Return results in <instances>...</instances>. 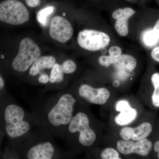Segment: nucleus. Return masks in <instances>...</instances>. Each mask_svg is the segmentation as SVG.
Masks as SVG:
<instances>
[{"instance_id": "bb28decb", "label": "nucleus", "mask_w": 159, "mask_h": 159, "mask_svg": "<svg viewBox=\"0 0 159 159\" xmlns=\"http://www.w3.org/2000/svg\"><path fill=\"white\" fill-rule=\"evenodd\" d=\"M39 81L43 84H46L48 83L50 80V77L48 74L45 73H41L40 74L38 78Z\"/></svg>"}, {"instance_id": "aec40b11", "label": "nucleus", "mask_w": 159, "mask_h": 159, "mask_svg": "<svg viewBox=\"0 0 159 159\" xmlns=\"http://www.w3.org/2000/svg\"><path fill=\"white\" fill-rule=\"evenodd\" d=\"M143 40L146 45L152 46L156 44L159 39L156 36L152 30H150L144 32Z\"/></svg>"}, {"instance_id": "1a4fd4ad", "label": "nucleus", "mask_w": 159, "mask_h": 159, "mask_svg": "<svg viewBox=\"0 0 159 159\" xmlns=\"http://www.w3.org/2000/svg\"><path fill=\"white\" fill-rule=\"evenodd\" d=\"M49 33L52 39L60 43H65L72 38L74 30L67 20L57 16L51 20Z\"/></svg>"}, {"instance_id": "9b49d317", "label": "nucleus", "mask_w": 159, "mask_h": 159, "mask_svg": "<svg viewBox=\"0 0 159 159\" xmlns=\"http://www.w3.org/2000/svg\"><path fill=\"white\" fill-rule=\"evenodd\" d=\"M135 13V11L130 8L118 9L113 12L112 16L114 19L116 20L115 23V29L120 36L125 37L128 34V19Z\"/></svg>"}, {"instance_id": "dca6fc26", "label": "nucleus", "mask_w": 159, "mask_h": 159, "mask_svg": "<svg viewBox=\"0 0 159 159\" xmlns=\"http://www.w3.org/2000/svg\"><path fill=\"white\" fill-rule=\"evenodd\" d=\"M151 80L154 88L152 96V104L155 107H159V73L152 74Z\"/></svg>"}, {"instance_id": "39448f33", "label": "nucleus", "mask_w": 159, "mask_h": 159, "mask_svg": "<svg viewBox=\"0 0 159 159\" xmlns=\"http://www.w3.org/2000/svg\"><path fill=\"white\" fill-rule=\"evenodd\" d=\"M66 131L70 134L79 133L78 142L85 147L92 146L97 139L96 133L90 126L88 116L83 112H78L74 115Z\"/></svg>"}, {"instance_id": "f257e3e1", "label": "nucleus", "mask_w": 159, "mask_h": 159, "mask_svg": "<svg viewBox=\"0 0 159 159\" xmlns=\"http://www.w3.org/2000/svg\"><path fill=\"white\" fill-rule=\"evenodd\" d=\"M76 102L69 93L41 100L32 114L36 126L44 129L52 136L64 135L74 116Z\"/></svg>"}, {"instance_id": "473e14b6", "label": "nucleus", "mask_w": 159, "mask_h": 159, "mask_svg": "<svg viewBox=\"0 0 159 159\" xmlns=\"http://www.w3.org/2000/svg\"><path fill=\"white\" fill-rule=\"evenodd\" d=\"M8 159H15L14 158H10Z\"/></svg>"}, {"instance_id": "5701e85b", "label": "nucleus", "mask_w": 159, "mask_h": 159, "mask_svg": "<svg viewBox=\"0 0 159 159\" xmlns=\"http://www.w3.org/2000/svg\"><path fill=\"white\" fill-rule=\"evenodd\" d=\"M109 53L111 57L117 58L122 55V50L119 46H112L109 50Z\"/></svg>"}, {"instance_id": "2f4dec72", "label": "nucleus", "mask_w": 159, "mask_h": 159, "mask_svg": "<svg viewBox=\"0 0 159 159\" xmlns=\"http://www.w3.org/2000/svg\"><path fill=\"white\" fill-rule=\"evenodd\" d=\"M120 82L118 80H115L113 83V85L116 88L118 87L120 85Z\"/></svg>"}, {"instance_id": "f03ea898", "label": "nucleus", "mask_w": 159, "mask_h": 159, "mask_svg": "<svg viewBox=\"0 0 159 159\" xmlns=\"http://www.w3.org/2000/svg\"><path fill=\"white\" fill-rule=\"evenodd\" d=\"M0 126L9 141L25 140L36 126L32 114L9 96L0 101Z\"/></svg>"}, {"instance_id": "ddd939ff", "label": "nucleus", "mask_w": 159, "mask_h": 159, "mask_svg": "<svg viewBox=\"0 0 159 159\" xmlns=\"http://www.w3.org/2000/svg\"><path fill=\"white\" fill-rule=\"evenodd\" d=\"M56 63L55 57L52 56H44L39 57L31 65L29 74L32 77L41 74L45 69H51Z\"/></svg>"}, {"instance_id": "6ab92c4d", "label": "nucleus", "mask_w": 159, "mask_h": 159, "mask_svg": "<svg viewBox=\"0 0 159 159\" xmlns=\"http://www.w3.org/2000/svg\"><path fill=\"white\" fill-rule=\"evenodd\" d=\"M99 157L100 159H123L121 157V153L116 148L111 147L102 149Z\"/></svg>"}, {"instance_id": "f8f14e48", "label": "nucleus", "mask_w": 159, "mask_h": 159, "mask_svg": "<svg viewBox=\"0 0 159 159\" xmlns=\"http://www.w3.org/2000/svg\"><path fill=\"white\" fill-rule=\"evenodd\" d=\"M152 130L150 123L143 122L136 128L125 127L120 130V135L124 140L137 141L146 139L150 135Z\"/></svg>"}, {"instance_id": "2eb2a0df", "label": "nucleus", "mask_w": 159, "mask_h": 159, "mask_svg": "<svg viewBox=\"0 0 159 159\" xmlns=\"http://www.w3.org/2000/svg\"><path fill=\"white\" fill-rule=\"evenodd\" d=\"M137 116V111L135 109L130 107L120 112V113L115 118V122L118 125H127L135 120Z\"/></svg>"}, {"instance_id": "4468645a", "label": "nucleus", "mask_w": 159, "mask_h": 159, "mask_svg": "<svg viewBox=\"0 0 159 159\" xmlns=\"http://www.w3.org/2000/svg\"><path fill=\"white\" fill-rule=\"evenodd\" d=\"M114 66L120 70L132 71L137 65L136 58L129 54H123L119 57L115 58Z\"/></svg>"}, {"instance_id": "423d86ee", "label": "nucleus", "mask_w": 159, "mask_h": 159, "mask_svg": "<svg viewBox=\"0 0 159 159\" xmlns=\"http://www.w3.org/2000/svg\"><path fill=\"white\" fill-rule=\"evenodd\" d=\"M29 11L18 0H6L0 3V21L13 25H19L29 20Z\"/></svg>"}, {"instance_id": "412c9836", "label": "nucleus", "mask_w": 159, "mask_h": 159, "mask_svg": "<svg viewBox=\"0 0 159 159\" xmlns=\"http://www.w3.org/2000/svg\"><path fill=\"white\" fill-rule=\"evenodd\" d=\"M63 72L65 74L74 73L77 70V65L74 61L71 60H67L61 65Z\"/></svg>"}, {"instance_id": "7c9ffc66", "label": "nucleus", "mask_w": 159, "mask_h": 159, "mask_svg": "<svg viewBox=\"0 0 159 159\" xmlns=\"http://www.w3.org/2000/svg\"><path fill=\"white\" fill-rule=\"evenodd\" d=\"M5 136V134H4V132H3L2 127L0 126V142L2 140L3 138H4V137Z\"/></svg>"}, {"instance_id": "9d476101", "label": "nucleus", "mask_w": 159, "mask_h": 159, "mask_svg": "<svg viewBox=\"0 0 159 159\" xmlns=\"http://www.w3.org/2000/svg\"><path fill=\"white\" fill-rule=\"evenodd\" d=\"M78 94L81 98L88 102L97 105H102L106 103L111 95L107 89L94 88L87 84L80 86Z\"/></svg>"}, {"instance_id": "f3484780", "label": "nucleus", "mask_w": 159, "mask_h": 159, "mask_svg": "<svg viewBox=\"0 0 159 159\" xmlns=\"http://www.w3.org/2000/svg\"><path fill=\"white\" fill-rule=\"evenodd\" d=\"M64 79V73L63 72L61 65L55 63L51 70L50 76V81L51 83H59Z\"/></svg>"}, {"instance_id": "a878e982", "label": "nucleus", "mask_w": 159, "mask_h": 159, "mask_svg": "<svg viewBox=\"0 0 159 159\" xmlns=\"http://www.w3.org/2000/svg\"><path fill=\"white\" fill-rule=\"evenodd\" d=\"M151 56L154 60L159 62V46H157L152 49Z\"/></svg>"}, {"instance_id": "b1692460", "label": "nucleus", "mask_w": 159, "mask_h": 159, "mask_svg": "<svg viewBox=\"0 0 159 159\" xmlns=\"http://www.w3.org/2000/svg\"><path fill=\"white\" fill-rule=\"evenodd\" d=\"M5 87L6 83L5 79L0 72V101L8 96L5 92Z\"/></svg>"}, {"instance_id": "6e6552de", "label": "nucleus", "mask_w": 159, "mask_h": 159, "mask_svg": "<svg viewBox=\"0 0 159 159\" xmlns=\"http://www.w3.org/2000/svg\"><path fill=\"white\" fill-rule=\"evenodd\" d=\"M152 147V142L147 139L137 141L122 140L117 142L116 149L122 155L136 154L145 157L150 153Z\"/></svg>"}, {"instance_id": "0eeeda50", "label": "nucleus", "mask_w": 159, "mask_h": 159, "mask_svg": "<svg viewBox=\"0 0 159 159\" xmlns=\"http://www.w3.org/2000/svg\"><path fill=\"white\" fill-rule=\"evenodd\" d=\"M77 41L83 49L90 51H98L109 44V36L102 31L93 29H84L78 33Z\"/></svg>"}, {"instance_id": "cd10ccee", "label": "nucleus", "mask_w": 159, "mask_h": 159, "mask_svg": "<svg viewBox=\"0 0 159 159\" xmlns=\"http://www.w3.org/2000/svg\"><path fill=\"white\" fill-rule=\"evenodd\" d=\"M27 5L31 8L37 7L40 5L41 0H25Z\"/></svg>"}, {"instance_id": "7ed1b4c3", "label": "nucleus", "mask_w": 159, "mask_h": 159, "mask_svg": "<svg viewBox=\"0 0 159 159\" xmlns=\"http://www.w3.org/2000/svg\"><path fill=\"white\" fill-rule=\"evenodd\" d=\"M40 55V49L37 44L29 38L24 39L20 43L17 54L11 61V68L16 72H26Z\"/></svg>"}, {"instance_id": "a211bd4d", "label": "nucleus", "mask_w": 159, "mask_h": 159, "mask_svg": "<svg viewBox=\"0 0 159 159\" xmlns=\"http://www.w3.org/2000/svg\"><path fill=\"white\" fill-rule=\"evenodd\" d=\"M54 7L50 6L41 9L38 11L37 15V20L42 26L45 27L47 25L48 18L54 11Z\"/></svg>"}, {"instance_id": "393cba45", "label": "nucleus", "mask_w": 159, "mask_h": 159, "mask_svg": "<svg viewBox=\"0 0 159 159\" xmlns=\"http://www.w3.org/2000/svg\"><path fill=\"white\" fill-rule=\"evenodd\" d=\"M130 107L129 103L126 100H121L117 102L116 105V109L119 112L125 110Z\"/></svg>"}, {"instance_id": "4be33fe9", "label": "nucleus", "mask_w": 159, "mask_h": 159, "mask_svg": "<svg viewBox=\"0 0 159 159\" xmlns=\"http://www.w3.org/2000/svg\"><path fill=\"white\" fill-rule=\"evenodd\" d=\"M115 57L107 55H102L99 57V62L101 65L104 66H109L111 65H113L115 62Z\"/></svg>"}, {"instance_id": "20e7f679", "label": "nucleus", "mask_w": 159, "mask_h": 159, "mask_svg": "<svg viewBox=\"0 0 159 159\" xmlns=\"http://www.w3.org/2000/svg\"><path fill=\"white\" fill-rule=\"evenodd\" d=\"M37 139L34 145H31L26 154L27 159H53L55 148L51 137L53 136L44 129L36 126L33 129Z\"/></svg>"}, {"instance_id": "c756f323", "label": "nucleus", "mask_w": 159, "mask_h": 159, "mask_svg": "<svg viewBox=\"0 0 159 159\" xmlns=\"http://www.w3.org/2000/svg\"><path fill=\"white\" fill-rule=\"evenodd\" d=\"M153 149L155 152L157 154V157L159 159V141H157L153 146Z\"/></svg>"}, {"instance_id": "c85d7f7f", "label": "nucleus", "mask_w": 159, "mask_h": 159, "mask_svg": "<svg viewBox=\"0 0 159 159\" xmlns=\"http://www.w3.org/2000/svg\"><path fill=\"white\" fill-rule=\"evenodd\" d=\"M152 30L156 36L159 39V19L155 24Z\"/></svg>"}]
</instances>
